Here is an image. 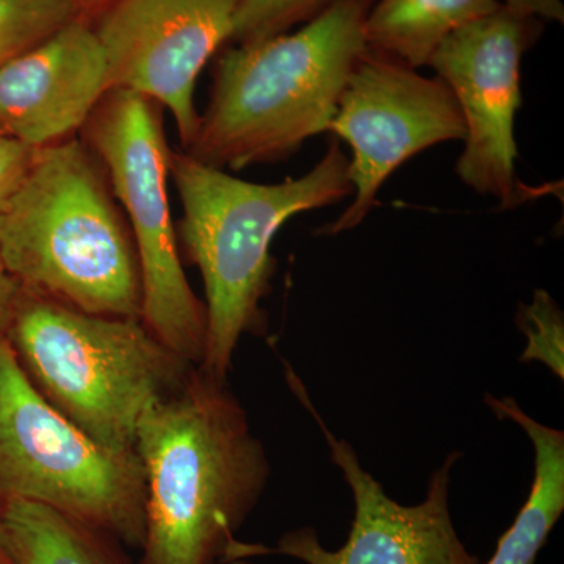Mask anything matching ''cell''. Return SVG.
<instances>
[{
    "instance_id": "e0dca14e",
    "label": "cell",
    "mask_w": 564,
    "mask_h": 564,
    "mask_svg": "<svg viewBox=\"0 0 564 564\" xmlns=\"http://www.w3.org/2000/svg\"><path fill=\"white\" fill-rule=\"evenodd\" d=\"M334 0H240L234 20V44H252L306 24Z\"/></svg>"
},
{
    "instance_id": "7c38bea8",
    "label": "cell",
    "mask_w": 564,
    "mask_h": 564,
    "mask_svg": "<svg viewBox=\"0 0 564 564\" xmlns=\"http://www.w3.org/2000/svg\"><path fill=\"white\" fill-rule=\"evenodd\" d=\"M109 91L95 28L76 18L0 66V132L35 150L73 139Z\"/></svg>"
},
{
    "instance_id": "ac0fdd59",
    "label": "cell",
    "mask_w": 564,
    "mask_h": 564,
    "mask_svg": "<svg viewBox=\"0 0 564 564\" xmlns=\"http://www.w3.org/2000/svg\"><path fill=\"white\" fill-rule=\"evenodd\" d=\"M518 325L529 339L521 361L544 362L563 380L564 318L555 300L547 292H534L532 303L519 304Z\"/></svg>"
},
{
    "instance_id": "ba28073f",
    "label": "cell",
    "mask_w": 564,
    "mask_h": 564,
    "mask_svg": "<svg viewBox=\"0 0 564 564\" xmlns=\"http://www.w3.org/2000/svg\"><path fill=\"white\" fill-rule=\"evenodd\" d=\"M326 132L351 148L352 202L318 236L361 225L388 177L419 152L466 139V121L454 91L440 77L366 51L355 66Z\"/></svg>"
},
{
    "instance_id": "30bf717a",
    "label": "cell",
    "mask_w": 564,
    "mask_h": 564,
    "mask_svg": "<svg viewBox=\"0 0 564 564\" xmlns=\"http://www.w3.org/2000/svg\"><path fill=\"white\" fill-rule=\"evenodd\" d=\"M240 0H110L96 35L106 54L110 90H128L165 107L188 150L202 115L196 80L231 41Z\"/></svg>"
},
{
    "instance_id": "7402d4cb",
    "label": "cell",
    "mask_w": 564,
    "mask_h": 564,
    "mask_svg": "<svg viewBox=\"0 0 564 564\" xmlns=\"http://www.w3.org/2000/svg\"><path fill=\"white\" fill-rule=\"evenodd\" d=\"M109 2L110 0H77V3H79L82 11L104 9V7H106Z\"/></svg>"
},
{
    "instance_id": "603a6c76",
    "label": "cell",
    "mask_w": 564,
    "mask_h": 564,
    "mask_svg": "<svg viewBox=\"0 0 564 564\" xmlns=\"http://www.w3.org/2000/svg\"><path fill=\"white\" fill-rule=\"evenodd\" d=\"M0 564H14L13 560L10 558L6 544H3L2 533H0Z\"/></svg>"
},
{
    "instance_id": "9c48e42d",
    "label": "cell",
    "mask_w": 564,
    "mask_h": 564,
    "mask_svg": "<svg viewBox=\"0 0 564 564\" xmlns=\"http://www.w3.org/2000/svg\"><path fill=\"white\" fill-rule=\"evenodd\" d=\"M543 20L503 3L451 33L429 66L454 91L466 121L459 180L503 209L522 202L516 181V111L522 106L521 62L543 32Z\"/></svg>"
},
{
    "instance_id": "cb8c5ba5",
    "label": "cell",
    "mask_w": 564,
    "mask_h": 564,
    "mask_svg": "<svg viewBox=\"0 0 564 564\" xmlns=\"http://www.w3.org/2000/svg\"><path fill=\"white\" fill-rule=\"evenodd\" d=\"M223 564H254L250 562V558H234L229 560V562H225Z\"/></svg>"
},
{
    "instance_id": "44dd1931",
    "label": "cell",
    "mask_w": 564,
    "mask_h": 564,
    "mask_svg": "<svg viewBox=\"0 0 564 564\" xmlns=\"http://www.w3.org/2000/svg\"><path fill=\"white\" fill-rule=\"evenodd\" d=\"M502 2L530 11L543 21H563L562 0H502Z\"/></svg>"
},
{
    "instance_id": "8fae6325",
    "label": "cell",
    "mask_w": 564,
    "mask_h": 564,
    "mask_svg": "<svg viewBox=\"0 0 564 564\" xmlns=\"http://www.w3.org/2000/svg\"><path fill=\"white\" fill-rule=\"evenodd\" d=\"M289 383L325 434L332 459L350 486L355 518L347 543L337 551L326 549L313 527H300L282 534L274 549L259 545V555L291 556L304 564H480L458 536L448 503L452 467L462 454L448 455L430 477L423 502H395L364 469L351 444L326 426L292 370Z\"/></svg>"
},
{
    "instance_id": "4fadbf2b",
    "label": "cell",
    "mask_w": 564,
    "mask_h": 564,
    "mask_svg": "<svg viewBox=\"0 0 564 564\" xmlns=\"http://www.w3.org/2000/svg\"><path fill=\"white\" fill-rule=\"evenodd\" d=\"M485 403L497 417L521 426L534 451L529 497L486 564H536L564 511V433L530 417L511 397L486 395Z\"/></svg>"
},
{
    "instance_id": "7a4b0ae2",
    "label": "cell",
    "mask_w": 564,
    "mask_h": 564,
    "mask_svg": "<svg viewBox=\"0 0 564 564\" xmlns=\"http://www.w3.org/2000/svg\"><path fill=\"white\" fill-rule=\"evenodd\" d=\"M348 162L333 139L310 173L254 184L172 150L170 177L184 209L177 237L206 291V348L198 367L204 373L228 381L240 339L267 333L261 303L276 269L274 236L295 215L351 196Z\"/></svg>"
},
{
    "instance_id": "5bb4252c",
    "label": "cell",
    "mask_w": 564,
    "mask_h": 564,
    "mask_svg": "<svg viewBox=\"0 0 564 564\" xmlns=\"http://www.w3.org/2000/svg\"><path fill=\"white\" fill-rule=\"evenodd\" d=\"M500 6L502 0H375L366 20L367 51L408 68L429 66L451 33Z\"/></svg>"
},
{
    "instance_id": "d6986e66",
    "label": "cell",
    "mask_w": 564,
    "mask_h": 564,
    "mask_svg": "<svg viewBox=\"0 0 564 564\" xmlns=\"http://www.w3.org/2000/svg\"><path fill=\"white\" fill-rule=\"evenodd\" d=\"M36 151L39 150L0 132V214L28 176Z\"/></svg>"
},
{
    "instance_id": "277c9868",
    "label": "cell",
    "mask_w": 564,
    "mask_h": 564,
    "mask_svg": "<svg viewBox=\"0 0 564 564\" xmlns=\"http://www.w3.org/2000/svg\"><path fill=\"white\" fill-rule=\"evenodd\" d=\"M96 162L76 139L36 151L0 214V262L32 295L82 313L140 318L135 247Z\"/></svg>"
},
{
    "instance_id": "3957f363",
    "label": "cell",
    "mask_w": 564,
    "mask_h": 564,
    "mask_svg": "<svg viewBox=\"0 0 564 564\" xmlns=\"http://www.w3.org/2000/svg\"><path fill=\"white\" fill-rule=\"evenodd\" d=\"M375 0H334L293 33L234 44L215 63L210 101L188 150L220 170L284 161L326 132L367 51Z\"/></svg>"
},
{
    "instance_id": "ffe728a7",
    "label": "cell",
    "mask_w": 564,
    "mask_h": 564,
    "mask_svg": "<svg viewBox=\"0 0 564 564\" xmlns=\"http://www.w3.org/2000/svg\"><path fill=\"white\" fill-rule=\"evenodd\" d=\"M22 289L0 262V343L9 336L11 322L20 303Z\"/></svg>"
},
{
    "instance_id": "8992f818",
    "label": "cell",
    "mask_w": 564,
    "mask_h": 564,
    "mask_svg": "<svg viewBox=\"0 0 564 564\" xmlns=\"http://www.w3.org/2000/svg\"><path fill=\"white\" fill-rule=\"evenodd\" d=\"M52 508L141 547L144 475L135 452L110 451L58 413L0 343V502Z\"/></svg>"
},
{
    "instance_id": "52a82bcc",
    "label": "cell",
    "mask_w": 564,
    "mask_h": 564,
    "mask_svg": "<svg viewBox=\"0 0 564 564\" xmlns=\"http://www.w3.org/2000/svg\"><path fill=\"white\" fill-rule=\"evenodd\" d=\"M87 140L106 166L111 193L131 225L141 282L140 321L193 366L206 348V306L192 291L170 206L169 141L161 106L128 90H110L93 111Z\"/></svg>"
},
{
    "instance_id": "6da1fadb",
    "label": "cell",
    "mask_w": 564,
    "mask_h": 564,
    "mask_svg": "<svg viewBox=\"0 0 564 564\" xmlns=\"http://www.w3.org/2000/svg\"><path fill=\"white\" fill-rule=\"evenodd\" d=\"M144 475L139 564H223L272 475L262 441L229 388L198 367L144 413L135 436Z\"/></svg>"
},
{
    "instance_id": "9a60e30c",
    "label": "cell",
    "mask_w": 564,
    "mask_h": 564,
    "mask_svg": "<svg viewBox=\"0 0 564 564\" xmlns=\"http://www.w3.org/2000/svg\"><path fill=\"white\" fill-rule=\"evenodd\" d=\"M0 533L14 564H126L107 534L39 503L0 502Z\"/></svg>"
},
{
    "instance_id": "2e32d148",
    "label": "cell",
    "mask_w": 564,
    "mask_h": 564,
    "mask_svg": "<svg viewBox=\"0 0 564 564\" xmlns=\"http://www.w3.org/2000/svg\"><path fill=\"white\" fill-rule=\"evenodd\" d=\"M79 17L77 0H0V66Z\"/></svg>"
},
{
    "instance_id": "5b68a950",
    "label": "cell",
    "mask_w": 564,
    "mask_h": 564,
    "mask_svg": "<svg viewBox=\"0 0 564 564\" xmlns=\"http://www.w3.org/2000/svg\"><path fill=\"white\" fill-rule=\"evenodd\" d=\"M41 395L93 441L135 452L137 429L196 366L140 318L104 317L22 291L7 336Z\"/></svg>"
}]
</instances>
